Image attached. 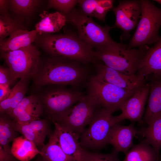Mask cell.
<instances>
[{
    "instance_id": "cell-1",
    "label": "cell",
    "mask_w": 161,
    "mask_h": 161,
    "mask_svg": "<svg viewBox=\"0 0 161 161\" xmlns=\"http://www.w3.org/2000/svg\"><path fill=\"white\" fill-rule=\"evenodd\" d=\"M82 64L75 61L51 56L40 64L33 78L36 86L47 85L70 86L80 89L86 85L89 79L88 70Z\"/></svg>"
},
{
    "instance_id": "cell-2",
    "label": "cell",
    "mask_w": 161,
    "mask_h": 161,
    "mask_svg": "<svg viewBox=\"0 0 161 161\" xmlns=\"http://www.w3.org/2000/svg\"><path fill=\"white\" fill-rule=\"evenodd\" d=\"M147 45L128 49L126 44L114 43L95 51L94 57L109 67L123 74H136L149 48Z\"/></svg>"
},
{
    "instance_id": "cell-3",
    "label": "cell",
    "mask_w": 161,
    "mask_h": 161,
    "mask_svg": "<svg viewBox=\"0 0 161 161\" xmlns=\"http://www.w3.org/2000/svg\"><path fill=\"white\" fill-rule=\"evenodd\" d=\"M44 49L51 56L63 58L83 64L92 62V48L79 37L72 34H47L42 39Z\"/></svg>"
},
{
    "instance_id": "cell-4",
    "label": "cell",
    "mask_w": 161,
    "mask_h": 161,
    "mask_svg": "<svg viewBox=\"0 0 161 161\" xmlns=\"http://www.w3.org/2000/svg\"><path fill=\"white\" fill-rule=\"evenodd\" d=\"M142 12L136 30L129 44L128 49L155 43L160 38L161 26V8L148 0H140Z\"/></svg>"
},
{
    "instance_id": "cell-5",
    "label": "cell",
    "mask_w": 161,
    "mask_h": 161,
    "mask_svg": "<svg viewBox=\"0 0 161 161\" xmlns=\"http://www.w3.org/2000/svg\"><path fill=\"white\" fill-rule=\"evenodd\" d=\"M68 16V20L77 29L78 37L92 48L97 50L115 42L109 34L112 26H101L82 11L75 9Z\"/></svg>"
},
{
    "instance_id": "cell-6",
    "label": "cell",
    "mask_w": 161,
    "mask_h": 161,
    "mask_svg": "<svg viewBox=\"0 0 161 161\" xmlns=\"http://www.w3.org/2000/svg\"><path fill=\"white\" fill-rule=\"evenodd\" d=\"M112 114L102 107L98 110L88 127L80 134L79 143L82 148L95 150L102 149L107 145L111 129L117 123Z\"/></svg>"
},
{
    "instance_id": "cell-7",
    "label": "cell",
    "mask_w": 161,
    "mask_h": 161,
    "mask_svg": "<svg viewBox=\"0 0 161 161\" xmlns=\"http://www.w3.org/2000/svg\"><path fill=\"white\" fill-rule=\"evenodd\" d=\"M101 107L93 97L88 94L84 95L55 122L80 135Z\"/></svg>"
},
{
    "instance_id": "cell-8",
    "label": "cell",
    "mask_w": 161,
    "mask_h": 161,
    "mask_svg": "<svg viewBox=\"0 0 161 161\" xmlns=\"http://www.w3.org/2000/svg\"><path fill=\"white\" fill-rule=\"evenodd\" d=\"M1 56L16 80L33 78L41 61L40 52L32 44L8 52H1Z\"/></svg>"
},
{
    "instance_id": "cell-9",
    "label": "cell",
    "mask_w": 161,
    "mask_h": 161,
    "mask_svg": "<svg viewBox=\"0 0 161 161\" xmlns=\"http://www.w3.org/2000/svg\"><path fill=\"white\" fill-rule=\"evenodd\" d=\"M40 98L48 118L53 123L70 109L84 95L80 89L66 86L54 85Z\"/></svg>"
},
{
    "instance_id": "cell-10",
    "label": "cell",
    "mask_w": 161,
    "mask_h": 161,
    "mask_svg": "<svg viewBox=\"0 0 161 161\" xmlns=\"http://www.w3.org/2000/svg\"><path fill=\"white\" fill-rule=\"evenodd\" d=\"M86 86L88 94L95 98L102 107L112 113L120 110L123 103L136 91L123 89L106 83L96 75L89 78Z\"/></svg>"
},
{
    "instance_id": "cell-11",
    "label": "cell",
    "mask_w": 161,
    "mask_h": 161,
    "mask_svg": "<svg viewBox=\"0 0 161 161\" xmlns=\"http://www.w3.org/2000/svg\"><path fill=\"white\" fill-rule=\"evenodd\" d=\"M113 11L115 21L113 28L120 29L123 32L121 39L129 37L130 32L137 27L142 12L140 0H124L119 1Z\"/></svg>"
},
{
    "instance_id": "cell-12",
    "label": "cell",
    "mask_w": 161,
    "mask_h": 161,
    "mask_svg": "<svg viewBox=\"0 0 161 161\" xmlns=\"http://www.w3.org/2000/svg\"><path fill=\"white\" fill-rule=\"evenodd\" d=\"M92 62L96 69V75L106 83L123 89L136 91L146 82L145 78L139 74L129 75L123 74L95 58Z\"/></svg>"
},
{
    "instance_id": "cell-13",
    "label": "cell",
    "mask_w": 161,
    "mask_h": 161,
    "mask_svg": "<svg viewBox=\"0 0 161 161\" xmlns=\"http://www.w3.org/2000/svg\"><path fill=\"white\" fill-rule=\"evenodd\" d=\"M149 90L148 82L137 90L121 106V113L115 116L117 123L125 119L143 124V116Z\"/></svg>"
},
{
    "instance_id": "cell-14",
    "label": "cell",
    "mask_w": 161,
    "mask_h": 161,
    "mask_svg": "<svg viewBox=\"0 0 161 161\" xmlns=\"http://www.w3.org/2000/svg\"><path fill=\"white\" fill-rule=\"evenodd\" d=\"M145 79L148 81L149 90L143 122L148 125L161 116V75H151Z\"/></svg>"
},
{
    "instance_id": "cell-15",
    "label": "cell",
    "mask_w": 161,
    "mask_h": 161,
    "mask_svg": "<svg viewBox=\"0 0 161 161\" xmlns=\"http://www.w3.org/2000/svg\"><path fill=\"white\" fill-rule=\"evenodd\" d=\"M138 133L133 123L127 126L116 123L109 131L107 144L112 145L117 151L122 152L126 154L133 145L134 137Z\"/></svg>"
},
{
    "instance_id": "cell-16",
    "label": "cell",
    "mask_w": 161,
    "mask_h": 161,
    "mask_svg": "<svg viewBox=\"0 0 161 161\" xmlns=\"http://www.w3.org/2000/svg\"><path fill=\"white\" fill-rule=\"evenodd\" d=\"M60 146L65 153L75 161H84V148L79 143L80 135L62 126L57 123H53Z\"/></svg>"
},
{
    "instance_id": "cell-17",
    "label": "cell",
    "mask_w": 161,
    "mask_h": 161,
    "mask_svg": "<svg viewBox=\"0 0 161 161\" xmlns=\"http://www.w3.org/2000/svg\"><path fill=\"white\" fill-rule=\"evenodd\" d=\"M15 127L18 132L38 146H43L47 135L52 133L48 122L40 118L24 123L15 122Z\"/></svg>"
},
{
    "instance_id": "cell-18",
    "label": "cell",
    "mask_w": 161,
    "mask_h": 161,
    "mask_svg": "<svg viewBox=\"0 0 161 161\" xmlns=\"http://www.w3.org/2000/svg\"><path fill=\"white\" fill-rule=\"evenodd\" d=\"M137 73L145 78L152 75H161V37L152 47L149 48Z\"/></svg>"
},
{
    "instance_id": "cell-19",
    "label": "cell",
    "mask_w": 161,
    "mask_h": 161,
    "mask_svg": "<svg viewBox=\"0 0 161 161\" xmlns=\"http://www.w3.org/2000/svg\"><path fill=\"white\" fill-rule=\"evenodd\" d=\"M38 33L35 30L29 31L22 29L17 30L8 38L0 41L1 51H12L28 46L35 41Z\"/></svg>"
},
{
    "instance_id": "cell-20",
    "label": "cell",
    "mask_w": 161,
    "mask_h": 161,
    "mask_svg": "<svg viewBox=\"0 0 161 161\" xmlns=\"http://www.w3.org/2000/svg\"><path fill=\"white\" fill-rule=\"evenodd\" d=\"M39 16L41 18L35 26V30L40 35L59 32L67 20L65 15L58 11L49 13L44 10Z\"/></svg>"
},
{
    "instance_id": "cell-21",
    "label": "cell",
    "mask_w": 161,
    "mask_h": 161,
    "mask_svg": "<svg viewBox=\"0 0 161 161\" xmlns=\"http://www.w3.org/2000/svg\"><path fill=\"white\" fill-rule=\"evenodd\" d=\"M28 79L22 78L11 89L8 97L0 102L1 114L10 116L18 104L25 97L27 90Z\"/></svg>"
},
{
    "instance_id": "cell-22",
    "label": "cell",
    "mask_w": 161,
    "mask_h": 161,
    "mask_svg": "<svg viewBox=\"0 0 161 161\" xmlns=\"http://www.w3.org/2000/svg\"><path fill=\"white\" fill-rule=\"evenodd\" d=\"M11 150L13 156L20 161H29L37 154H42L33 142L23 135L13 140Z\"/></svg>"
},
{
    "instance_id": "cell-23",
    "label": "cell",
    "mask_w": 161,
    "mask_h": 161,
    "mask_svg": "<svg viewBox=\"0 0 161 161\" xmlns=\"http://www.w3.org/2000/svg\"><path fill=\"white\" fill-rule=\"evenodd\" d=\"M42 147V161H75L63 151L54 131L49 136L47 143Z\"/></svg>"
},
{
    "instance_id": "cell-24",
    "label": "cell",
    "mask_w": 161,
    "mask_h": 161,
    "mask_svg": "<svg viewBox=\"0 0 161 161\" xmlns=\"http://www.w3.org/2000/svg\"><path fill=\"white\" fill-rule=\"evenodd\" d=\"M125 155L123 161H158L159 155L145 140L133 145Z\"/></svg>"
},
{
    "instance_id": "cell-25",
    "label": "cell",
    "mask_w": 161,
    "mask_h": 161,
    "mask_svg": "<svg viewBox=\"0 0 161 161\" xmlns=\"http://www.w3.org/2000/svg\"><path fill=\"white\" fill-rule=\"evenodd\" d=\"M12 119L1 114L0 117V145L6 151L12 153L10 143L18 137Z\"/></svg>"
},
{
    "instance_id": "cell-26",
    "label": "cell",
    "mask_w": 161,
    "mask_h": 161,
    "mask_svg": "<svg viewBox=\"0 0 161 161\" xmlns=\"http://www.w3.org/2000/svg\"><path fill=\"white\" fill-rule=\"evenodd\" d=\"M138 132L159 155L161 148V116Z\"/></svg>"
},
{
    "instance_id": "cell-27",
    "label": "cell",
    "mask_w": 161,
    "mask_h": 161,
    "mask_svg": "<svg viewBox=\"0 0 161 161\" xmlns=\"http://www.w3.org/2000/svg\"><path fill=\"white\" fill-rule=\"evenodd\" d=\"M20 19L13 18L8 15L0 16V41L4 39L15 31L21 29L22 26Z\"/></svg>"
},
{
    "instance_id": "cell-28",
    "label": "cell",
    "mask_w": 161,
    "mask_h": 161,
    "mask_svg": "<svg viewBox=\"0 0 161 161\" xmlns=\"http://www.w3.org/2000/svg\"><path fill=\"white\" fill-rule=\"evenodd\" d=\"M9 1L13 11L16 15L20 16L30 14L40 1L35 0H12Z\"/></svg>"
},
{
    "instance_id": "cell-29",
    "label": "cell",
    "mask_w": 161,
    "mask_h": 161,
    "mask_svg": "<svg viewBox=\"0 0 161 161\" xmlns=\"http://www.w3.org/2000/svg\"><path fill=\"white\" fill-rule=\"evenodd\" d=\"M40 101L39 97L35 95L25 97L9 116L14 120L20 114Z\"/></svg>"
},
{
    "instance_id": "cell-30",
    "label": "cell",
    "mask_w": 161,
    "mask_h": 161,
    "mask_svg": "<svg viewBox=\"0 0 161 161\" xmlns=\"http://www.w3.org/2000/svg\"><path fill=\"white\" fill-rule=\"evenodd\" d=\"M44 111L41 101L19 115L14 121L19 123L28 122L40 118Z\"/></svg>"
},
{
    "instance_id": "cell-31",
    "label": "cell",
    "mask_w": 161,
    "mask_h": 161,
    "mask_svg": "<svg viewBox=\"0 0 161 161\" xmlns=\"http://www.w3.org/2000/svg\"><path fill=\"white\" fill-rule=\"evenodd\" d=\"M114 1L96 0L93 7V16L98 19L105 21L107 13L114 7Z\"/></svg>"
},
{
    "instance_id": "cell-32",
    "label": "cell",
    "mask_w": 161,
    "mask_h": 161,
    "mask_svg": "<svg viewBox=\"0 0 161 161\" xmlns=\"http://www.w3.org/2000/svg\"><path fill=\"white\" fill-rule=\"evenodd\" d=\"M118 152L113 150L110 153L103 154L92 152L84 148V161H119Z\"/></svg>"
},
{
    "instance_id": "cell-33",
    "label": "cell",
    "mask_w": 161,
    "mask_h": 161,
    "mask_svg": "<svg viewBox=\"0 0 161 161\" xmlns=\"http://www.w3.org/2000/svg\"><path fill=\"white\" fill-rule=\"evenodd\" d=\"M78 2V0H49L47 7L55 9L64 15L68 16Z\"/></svg>"
},
{
    "instance_id": "cell-34",
    "label": "cell",
    "mask_w": 161,
    "mask_h": 161,
    "mask_svg": "<svg viewBox=\"0 0 161 161\" xmlns=\"http://www.w3.org/2000/svg\"><path fill=\"white\" fill-rule=\"evenodd\" d=\"M16 80L8 67H0V85L10 86Z\"/></svg>"
},
{
    "instance_id": "cell-35",
    "label": "cell",
    "mask_w": 161,
    "mask_h": 161,
    "mask_svg": "<svg viewBox=\"0 0 161 161\" xmlns=\"http://www.w3.org/2000/svg\"><path fill=\"white\" fill-rule=\"evenodd\" d=\"M11 89L9 86L0 85V102L5 100L9 97Z\"/></svg>"
},
{
    "instance_id": "cell-36",
    "label": "cell",
    "mask_w": 161,
    "mask_h": 161,
    "mask_svg": "<svg viewBox=\"0 0 161 161\" xmlns=\"http://www.w3.org/2000/svg\"><path fill=\"white\" fill-rule=\"evenodd\" d=\"M14 157L12 153L5 151L0 145V161H13Z\"/></svg>"
},
{
    "instance_id": "cell-37",
    "label": "cell",
    "mask_w": 161,
    "mask_h": 161,
    "mask_svg": "<svg viewBox=\"0 0 161 161\" xmlns=\"http://www.w3.org/2000/svg\"><path fill=\"white\" fill-rule=\"evenodd\" d=\"M8 1L7 0H0V11L1 15H8L7 13V10Z\"/></svg>"
},
{
    "instance_id": "cell-38",
    "label": "cell",
    "mask_w": 161,
    "mask_h": 161,
    "mask_svg": "<svg viewBox=\"0 0 161 161\" xmlns=\"http://www.w3.org/2000/svg\"><path fill=\"white\" fill-rule=\"evenodd\" d=\"M154 1L158 3L161 5V0H154Z\"/></svg>"
}]
</instances>
